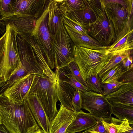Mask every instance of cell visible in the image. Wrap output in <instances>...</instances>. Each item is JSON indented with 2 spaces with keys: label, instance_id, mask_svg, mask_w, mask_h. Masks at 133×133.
I'll list each match as a JSON object with an SVG mask.
<instances>
[{
  "label": "cell",
  "instance_id": "cell-1",
  "mask_svg": "<svg viewBox=\"0 0 133 133\" xmlns=\"http://www.w3.org/2000/svg\"><path fill=\"white\" fill-rule=\"evenodd\" d=\"M0 115L9 133H31L40 129L26 99L15 102L0 94Z\"/></svg>",
  "mask_w": 133,
  "mask_h": 133
},
{
  "label": "cell",
  "instance_id": "cell-2",
  "mask_svg": "<svg viewBox=\"0 0 133 133\" xmlns=\"http://www.w3.org/2000/svg\"><path fill=\"white\" fill-rule=\"evenodd\" d=\"M97 14L96 21L84 25L88 34H89L101 44L107 46L116 37L112 23L104 8L103 0H87Z\"/></svg>",
  "mask_w": 133,
  "mask_h": 133
},
{
  "label": "cell",
  "instance_id": "cell-3",
  "mask_svg": "<svg viewBox=\"0 0 133 133\" xmlns=\"http://www.w3.org/2000/svg\"><path fill=\"white\" fill-rule=\"evenodd\" d=\"M56 81L44 75H36L29 93V95L37 97L50 122L58 112L56 106L58 101L56 92Z\"/></svg>",
  "mask_w": 133,
  "mask_h": 133
},
{
  "label": "cell",
  "instance_id": "cell-4",
  "mask_svg": "<svg viewBox=\"0 0 133 133\" xmlns=\"http://www.w3.org/2000/svg\"><path fill=\"white\" fill-rule=\"evenodd\" d=\"M74 60L85 80L90 75L98 74L107 60V49L93 50L75 45Z\"/></svg>",
  "mask_w": 133,
  "mask_h": 133
},
{
  "label": "cell",
  "instance_id": "cell-5",
  "mask_svg": "<svg viewBox=\"0 0 133 133\" xmlns=\"http://www.w3.org/2000/svg\"><path fill=\"white\" fill-rule=\"evenodd\" d=\"M6 27L4 51L0 58V77L5 82L20 63L16 30L8 25Z\"/></svg>",
  "mask_w": 133,
  "mask_h": 133
},
{
  "label": "cell",
  "instance_id": "cell-6",
  "mask_svg": "<svg viewBox=\"0 0 133 133\" xmlns=\"http://www.w3.org/2000/svg\"><path fill=\"white\" fill-rule=\"evenodd\" d=\"M52 47L56 69L67 66L74 61L75 45L62 22L58 32L52 38Z\"/></svg>",
  "mask_w": 133,
  "mask_h": 133
},
{
  "label": "cell",
  "instance_id": "cell-7",
  "mask_svg": "<svg viewBox=\"0 0 133 133\" xmlns=\"http://www.w3.org/2000/svg\"><path fill=\"white\" fill-rule=\"evenodd\" d=\"M47 7L37 19L32 37L39 46L44 55L48 64L52 70L55 68L53 47V40L48 28V16Z\"/></svg>",
  "mask_w": 133,
  "mask_h": 133
},
{
  "label": "cell",
  "instance_id": "cell-8",
  "mask_svg": "<svg viewBox=\"0 0 133 133\" xmlns=\"http://www.w3.org/2000/svg\"><path fill=\"white\" fill-rule=\"evenodd\" d=\"M82 108L88 111L97 121L111 117L112 104L105 96L90 90L82 92Z\"/></svg>",
  "mask_w": 133,
  "mask_h": 133
},
{
  "label": "cell",
  "instance_id": "cell-9",
  "mask_svg": "<svg viewBox=\"0 0 133 133\" xmlns=\"http://www.w3.org/2000/svg\"><path fill=\"white\" fill-rule=\"evenodd\" d=\"M103 2L117 36L126 25L130 12L133 11V0H103Z\"/></svg>",
  "mask_w": 133,
  "mask_h": 133
},
{
  "label": "cell",
  "instance_id": "cell-10",
  "mask_svg": "<svg viewBox=\"0 0 133 133\" xmlns=\"http://www.w3.org/2000/svg\"><path fill=\"white\" fill-rule=\"evenodd\" d=\"M37 19L31 16L18 15L0 20L5 26L8 25L14 28L17 35L26 41L32 37V33Z\"/></svg>",
  "mask_w": 133,
  "mask_h": 133
},
{
  "label": "cell",
  "instance_id": "cell-11",
  "mask_svg": "<svg viewBox=\"0 0 133 133\" xmlns=\"http://www.w3.org/2000/svg\"><path fill=\"white\" fill-rule=\"evenodd\" d=\"M36 74L29 73L16 81L3 93L9 99L16 102H22L26 99Z\"/></svg>",
  "mask_w": 133,
  "mask_h": 133
},
{
  "label": "cell",
  "instance_id": "cell-12",
  "mask_svg": "<svg viewBox=\"0 0 133 133\" xmlns=\"http://www.w3.org/2000/svg\"><path fill=\"white\" fill-rule=\"evenodd\" d=\"M18 55L20 63L29 72L44 75L32 49L18 35L17 36Z\"/></svg>",
  "mask_w": 133,
  "mask_h": 133
},
{
  "label": "cell",
  "instance_id": "cell-13",
  "mask_svg": "<svg viewBox=\"0 0 133 133\" xmlns=\"http://www.w3.org/2000/svg\"><path fill=\"white\" fill-rule=\"evenodd\" d=\"M49 2L46 0H12L15 15H29L37 19L47 7Z\"/></svg>",
  "mask_w": 133,
  "mask_h": 133
},
{
  "label": "cell",
  "instance_id": "cell-14",
  "mask_svg": "<svg viewBox=\"0 0 133 133\" xmlns=\"http://www.w3.org/2000/svg\"><path fill=\"white\" fill-rule=\"evenodd\" d=\"M55 118L50 122L49 133H66L68 128L74 118L76 112L61 104Z\"/></svg>",
  "mask_w": 133,
  "mask_h": 133
},
{
  "label": "cell",
  "instance_id": "cell-15",
  "mask_svg": "<svg viewBox=\"0 0 133 133\" xmlns=\"http://www.w3.org/2000/svg\"><path fill=\"white\" fill-rule=\"evenodd\" d=\"M29 107L43 133H49L50 121L41 102L35 95H29L26 99Z\"/></svg>",
  "mask_w": 133,
  "mask_h": 133
},
{
  "label": "cell",
  "instance_id": "cell-16",
  "mask_svg": "<svg viewBox=\"0 0 133 133\" xmlns=\"http://www.w3.org/2000/svg\"><path fill=\"white\" fill-rule=\"evenodd\" d=\"M64 27L75 45L93 50L107 49L89 35L81 33L64 24Z\"/></svg>",
  "mask_w": 133,
  "mask_h": 133
},
{
  "label": "cell",
  "instance_id": "cell-17",
  "mask_svg": "<svg viewBox=\"0 0 133 133\" xmlns=\"http://www.w3.org/2000/svg\"><path fill=\"white\" fill-rule=\"evenodd\" d=\"M97 121L90 113L81 110L76 113L75 117L66 130V133H75L85 131L92 127Z\"/></svg>",
  "mask_w": 133,
  "mask_h": 133
},
{
  "label": "cell",
  "instance_id": "cell-18",
  "mask_svg": "<svg viewBox=\"0 0 133 133\" xmlns=\"http://www.w3.org/2000/svg\"><path fill=\"white\" fill-rule=\"evenodd\" d=\"M111 104L122 103L133 106V83H127L117 90L105 96Z\"/></svg>",
  "mask_w": 133,
  "mask_h": 133
},
{
  "label": "cell",
  "instance_id": "cell-19",
  "mask_svg": "<svg viewBox=\"0 0 133 133\" xmlns=\"http://www.w3.org/2000/svg\"><path fill=\"white\" fill-rule=\"evenodd\" d=\"M48 28L52 38L58 32L63 22L61 13L56 0H50L47 5Z\"/></svg>",
  "mask_w": 133,
  "mask_h": 133
},
{
  "label": "cell",
  "instance_id": "cell-20",
  "mask_svg": "<svg viewBox=\"0 0 133 133\" xmlns=\"http://www.w3.org/2000/svg\"><path fill=\"white\" fill-rule=\"evenodd\" d=\"M76 90L68 82L58 79L56 82V92L58 101L64 107L75 111L71 101Z\"/></svg>",
  "mask_w": 133,
  "mask_h": 133
},
{
  "label": "cell",
  "instance_id": "cell-21",
  "mask_svg": "<svg viewBox=\"0 0 133 133\" xmlns=\"http://www.w3.org/2000/svg\"><path fill=\"white\" fill-rule=\"evenodd\" d=\"M84 1L85 7L83 9L62 14L83 26L93 23L96 20L97 14L88 4L87 0Z\"/></svg>",
  "mask_w": 133,
  "mask_h": 133
},
{
  "label": "cell",
  "instance_id": "cell-22",
  "mask_svg": "<svg viewBox=\"0 0 133 133\" xmlns=\"http://www.w3.org/2000/svg\"><path fill=\"white\" fill-rule=\"evenodd\" d=\"M132 54V49H125L109 52L108 58L98 74L100 78L106 73Z\"/></svg>",
  "mask_w": 133,
  "mask_h": 133
},
{
  "label": "cell",
  "instance_id": "cell-23",
  "mask_svg": "<svg viewBox=\"0 0 133 133\" xmlns=\"http://www.w3.org/2000/svg\"><path fill=\"white\" fill-rule=\"evenodd\" d=\"M25 41L32 49L44 75L56 81L58 79L55 72L48 65L44 55L36 41L32 37Z\"/></svg>",
  "mask_w": 133,
  "mask_h": 133
},
{
  "label": "cell",
  "instance_id": "cell-24",
  "mask_svg": "<svg viewBox=\"0 0 133 133\" xmlns=\"http://www.w3.org/2000/svg\"><path fill=\"white\" fill-rule=\"evenodd\" d=\"M102 123L108 133H120L133 128L126 118L121 120L114 117L102 119Z\"/></svg>",
  "mask_w": 133,
  "mask_h": 133
},
{
  "label": "cell",
  "instance_id": "cell-25",
  "mask_svg": "<svg viewBox=\"0 0 133 133\" xmlns=\"http://www.w3.org/2000/svg\"><path fill=\"white\" fill-rule=\"evenodd\" d=\"M112 114L119 119L123 120L126 118L129 124H133V106L122 104H112Z\"/></svg>",
  "mask_w": 133,
  "mask_h": 133
},
{
  "label": "cell",
  "instance_id": "cell-26",
  "mask_svg": "<svg viewBox=\"0 0 133 133\" xmlns=\"http://www.w3.org/2000/svg\"><path fill=\"white\" fill-rule=\"evenodd\" d=\"M61 13L79 10L84 9L85 5L84 0H56Z\"/></svg>",
  "mask_w": 133,
  "mask_h": 133
},
{
  "label": "cell",
  "instance_id": "cell-27",
  "mask_svg": "<svg viewBox=\"0 0 133 133\" xmlns=\"http://www.w3.org/2000/svg\"><path fill=\"white\" fill-rule=\"evenodd\" d=\"M133 30L128 32L118 41L107 47L109 52L125 49H133Z\"/></svg>",
  "mask_w": 133,
  "mask_h": 133
},
{
  "label": "cell",
  "instance_id": "cell-28",
  "mask_svg": "<svg viewBox=\"0 0 133 133\" xmlns=\"http://www.w3.org/2000/svg\"><path fill=\"white\" fill-rule=\"evenodd\" d=\"M128 69L124 68L121 62L105 74L101 78V83L102 84H104L118 81L122 75Z\"/></svg>",
  "mask_w": 133,
  "mask_h": 133
},
{
  "label": "cell",
  "instance_id": "cell-29",
  "mask_svg": "<svg viewBox=\"0 0 133 133\" xmlns=\"http://www.w3.org/2000/svg\"><path fill=\"white\" fill-rule=\"evenodd\" d=\"M85 81L88 88L91 90L97 93L103 94V84L98 74H94L90 75Z\"/></svg>",
  "mask_w": 133,
  "mask_h": 133
},
{
  "label": "cell",
  "instance_id": "cell-30",
  "mask_svg": "<svg viewBox=\"0 0 133 133\" xmlns=\"http://www.w3.org/2000/svg\"><path fill=\"white\" fill-rule=\"evenodd\" d=\"M15 15L12 0H0V19Z\"/></svg>",
  "mask_w": 133,
  "mask_h": 133
},
{
  "label": "cell",
  "instance_id": "cell-31",
  "mask_svg": "<svg viewBox=\"0 0 133 133\" xmlns=\"http://www.w3.org/2000/svg\"><path fill=\"white\" fill-rule=\"evenodd\" d=\"M61 17L64 24L81 33L88 35L84 26L72 20L64 14L61 13Z\"/></svg>",
  "mask_w": 133,
  "mask_h": 133
},
{
  "label": "cell",
  "instance_id": "cell-32",
  "mask_svg": "<svg viewBox=\"0 0 133 133\" xmlns=\"http://www.w3.org/2000/svg\"><path fill=\"white\" fill-rule=\"evenodd\" d=\"M67 66L69 68L70 71L71 76L84 85L88 87L85 80L82 76L77 65L74 61L70 62Z\"/></svg>",
  "mask_w": 133,
  "mask_h": 133
},
{
  "label": "cell",
  "instance_id": "cell-33",
  "mask_svg": "<svg viewBox=\"0 0 133 133\" xmlns=\"http://www.w3.org/2000/svg\"><path fill=\"white\" fill-rule=\"evenodd\" d=\"M133 11H132L130 12L126 25L119 34L116 36L115 40L113 43L117 42L128 32L133 30Z\"/></svg>",
  "mask_w": 133,
  "mask_h": 133
},
{
  "label": "cell",
  "instance_id": "cell-34",
  "mask_svg": "<svg viewBox=\"0 0 133 133\" xmlns=\"http://www.w3.org/2000/svg\"><path fill=\"white\" fill-rule=\"evenodd\" d=\"M126 83H123L116 81L114 82L103 84V95L106 96L118 90L122 85Z\"/></svg>",
  "mask_w": 133,
  "mask_h": 133
},
{
  "label": "cell",
  "instance_id": "cell-35",
  "mask_svg": "<svg viewBox=\"0 0 133 133\" xmlns=\"http://www.w3.org/2000/svg\"><path fill=\"white\" fill-rule=\"evenodd\" d=\"M55 73L58 79L68 82L72 76L70 71L67 66L56 69Z\"/></svg>",
  "mask_w": 133,
  "mask_h": 133
},
{
  "label": "cell",
  "instance_id": "cell-36",
  "mask_svg": "<svg viewBox=\"0 0 133 133\" xmlns=\"http://www.w3.org/2000/svg\"><path fill=\"white\" fill-rule=\"evenodd\" d=\"M82 92L78 90H76L72 100V105L75 111L76 112L81 110L82 103Z\"/></svg>",
  "mask_w": 133,
  "mask_h": 133
},
{
  "label": "cell",
  "instance_id": "cell-37",
  "mask_svg": "<svg viewBox=\"0 0 133 133\" xmlns=\"http://www.w3.org/2000/svg\"><path fill=\"white\" fill-rule=\"evenodd\" d=\"M68 82L76 90L82 92H87L91 90L89 88L84 85L72 76Z\"/></svg>",
  "mask_w": 133,
  "mask_h": 133
},
{
  "label": "cell",
  "instance_id": "cell-38",
  "mask_svg": "<svg viewBox=\"0 0 133 133\" xmlns=\"http://www.w3.org/2000/svg\"><path fill=\"white\" fill-rule=\"evenodd\" d=\"M118 81L123 83H133V66L128 69Z\"/></svg>",
  "mask_w": 133,
  "mask_h": 133
},
{
  "label": "cell",
  "instance_id": "cell-39",
  "mask_svg": "<svg viewBox=\"0 0 133 133\" xmlns=\"http://www.w3.org/2000/svg\"><path fill=\"white\" fill-rule=\"evenodd\" d=\"M132 56L131 55L125 58L122 61L124 69H128L133 66Z\"/></svg>",
  "mask_w": 133,
  "mask_h": 133
},
{
  "label": "cell",
  "instance_id": "cell-40",
  "mask_svg": "<svg viewBox=\"0 0 133 133\" xmlns=\"http://www.w3.org/2000/svg\"><path fill=\"white\" fill-rule=\"evenodd\" d=\"M6 34L0 38V58L2 57L4 53L5 45Z\"/></svg>",
  "mask_w": 133,
  "mask_h": 133
},
{
  "label": "cell",
  "instance_id": "cell-41",
  "mask_svg": "<svg viewBox=\"0 0 133 133\" xmlns=\"http://www.w3.org/2000/svg\"><path fill=\"white\" fill-rule=\"evenodd\" d=\"M6 31V27L4 23L0 20V34L3 35Z\"/></svg>",
  "mask_w": 133,
  "mask_h": 133
},
{
  "label": "cell",
  "instance_id": "cell-42",
  "mask_svg": "<svg viewBox=\"0 0 133 133\" xmlns=\"http://www.w3.org/2000/svg\"><path fill=\"white\" fill-rule=\"evenodd\" d=\"M0 133H9L4 126L2 124H0Z\"/></svg>",
  "mask_w": 133,
  "mask_h": 133
},
{
  "label": "cell",
  "instance_id": "cell-43",
  "mask_svg": "<svg viewBox=\"0 0 133 133\" xmlns=\"http://www.w3.org/2000/svg\"><path fill=\"white\" fill-rule=\"evenodd\" d=\"M120 133H133V128H132L131 129L129 130Z\"/></svg>",
  "mask_w": 133,
  "mask_h": 133
},
{
  "label": "cell",
  "instance_id": "cell-44",
  "mask_svg": "<svg viewBox=\"0 0 133 133\" xmlns=\"http://www.w3.org/2000/svg\"><path fill=\"white\" fill-rule=\"evenodd\" d=\"M31 133H43V132L42 130L41 129H39L38 130Z\"/></svg>",
  "mask_w": 133,
  "mask_h": 133
},
{
  "label": "cell",
  "instance_id": "cell-45",
  "mask_svg": "<svg viewBox=\"0 0 133 133\" xmlns=\"http://www.w3.org/2000/svg\"><path fill=\"white\" fill-rule=\"evenodd\" d=\"M4 82H5V81L3 80V79L0 77V84Z\"/></svg>",
  "mask_w": 133,
  "mask_h": 133
},
{
  "label": "cell",
  "instance_id": "cell-46",
  "mask_svg": "<svg viewBox=\"0 0 133 133\" xmlns=\"http://www.w3.org/2000/svg\"><path fill=\"white\" fill-rule=\"evenodd\" d=\"M2 124V120L1 119V115H0V124Z\"/></svg>",
  "mask_w": 133,
  "mask_h": 133
}]
</instances>
